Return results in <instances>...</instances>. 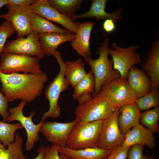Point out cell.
I'll use <instances>...</instances> for the list:
<instances>
[{"label": "cell", "mask_w": 159, "mask_h": 159, "mask_svg": "<svg viewBox=\"0 0 159 159\" xmlns=\"http://www.w3.org/2000/svg\"><path fill=\"white\" fill-rule=\"evenodd\" d=\"M129 148L119 146L112 150L110 153L104 159H126Z\"/></svg>", "instance_id": "obj_33"}, {"label": "cell", "mask_w": 159, "mask_h": 159, "mask_svg": "<svg viewBox=\"0 0 159 159\" xmlns=\"http://www.w3.org/2000/svg\"><path fill=\"white\" fill-rule=\"evenodd\" d=\"M142 69L146 73L151 84V90H158L159 87V40L152 43L144 60L142 62Z\"/></svg>", "instance_id": "obj_15"}, {"label": "cell", "mask_w": 159, "mask_h": 159, "mask_svg": "<svg viewBox=\"0 0 159 159\" xmlns=\"http://www.w3.org/2000/svg\"><path fill=\"white\" fill-rule=\"evenodd\" d=\"M47 149V147L42 146L39 148L37 150L38 155L34 159H43Z\"/></svg>", "instance_id": "obj_38"}, {"label": "cell", "mask_w": 159, "mask_h": 159, "mask_svg": "<svg viewBox=\"0 0 159 159\" xmlns=\"http://www.w3.org/2000/svg\"><path fill=\"white\" fill-rule=\"evenodd\" d=\"M26 102L21 100L17 106L8 110L9 115L7 122L17 121L26 130L27 140L26 144V150L30 151L33 148L34 144L39 139V132L43 122H40L35 124L32 121V118L35 112H32L28 117L25 116L23 113V109Z\"/></svg>", "instance_id": "obj_9"}, {"label": "cell", "mask_w": 159, "mask_h": 159, "mask_svg": "<svg viewBox=\"0 0 159 159\" xmlns=\"http://www.w3.org/2000/svg\"><path fill=\"white\" fill-rule=\"evenodd\" d=\"M48 80L47 74L42 71L35 74H7L0 71L1 90L9 102L17 100L33 102L42 94Z\"/></svg>", "instance_id": "obj_1"}, {"label": "cell", "mask_w": 159, "mask_h": 159, "mask_svg": "<svg viewBox=\"0 0 159 159\" xmlns=\"http://www.w3.org/2000/svg\"><path fill=\"white\" fill-rule=\"evenodd\" d=\"M104 120L77 122L72 130L67 145L73 150L98 147L99 136Z\"/></svg>", "instance_id": "obj_5"}, {"label": "cell", "mask_w": 159, "mask_h": 159, "mask_svg": "<svg viewBox=\"0 0 159 159\" xmlns=\"http://www.w3.org/2000/svg\"><path fill=\"white\" fill-rule=\"evenodd\" d=\"M9 101L0 91V114L2 116V121L7 122L9 115L8 103Z\"/></svg>", "instance_id": "obj_34"}, {"label": "cell", "mask_w": 159, "mask_h": 159, "mask_svg": "<svg viewBox=\"0 0 159 159\" xmlns=\"http://www.w3.org/2000/svg\"><path fill=\"white\" fill-rule=\"evenodd\" d=\"M108 39H105L97 49L99 57L96 59L91 57L84 58L90 67L93 74L95 87L93 97L100 91L102 85L105 82L113 81L120 77L119 73L113 69L112 59L109 58Z\"/></svg>", "instance_id": "obj_2"}, {"label": "cell", "mask_w": 159, "mask_h": 159, "mask_svg": "<svg viewBox=\"0 0 159 159\" xmlns=\"http://www.w3.org/2000/svg\"><path fill=\"white\" fill-rule=\"evenodd\" d=\"M23 128L19 122L9 124L0 121V141L7 148L9 144L14 142L16 131Z\"/></svg>", "instance_id": "obj_28"}, {"label": "cell", "mask_w": 159, "mask_h": 159, "mask_svg": "<svg viewBox=\"0 0 159 159\" xmlns=\"http://www.w3.org/2000/svg\"><path fill=\"white\" fill-rule=\"evenodd\" d=\"M144 145L138 144L129 147L127 153L128 159H146L143 153Z\"/></svg>", "instance_id": "obj_32"}, {"label": "cell", "mask_w": 159, "mask_h": 159, "mask_svg": "<svg viewBox=\"0 0 159 159\" xmlns=\"http://www.w3.org/2000/svg\"><path fill=\"white\" fill-rule=\"evenodd\" d=\"M64 75L69 85L74 87L85 76L87 72L82 59L64 62Z\"/></svg>", "instance_id": "obj_23"}, {"label": "cell", "mask_w": 159, "mask_h": 159, "mask_svg": "<svg viewBox=\"0 0 159 159\" xmlns=\"http://www.w3.org/2000/svg\"><path fill=\"white\" fill-rule=\"evenodd\" d=\"M59 156L60 159H70L62 154H59Z\"/></svg>", "instance_id": "obj_41"}, {"label": "cell", "mask_w": 159, "mask_h": 159, "mask_svg": "<svg viewBox=\"0 0 159 159\" xmlns=\"http://www.w3.org/2000/svg\"><path fill=\"white\" fill-rule=\"evenodd\" d=\"M8 11L0 14V18L10 22L17 33V37L27 36L32 32L30 19L32 13L31 5L18 6L7 4Z\"/></svg>", "instance_id": "obj_12"}, {"label": "cell", "mask_w": 159, "mask_h": 159, "mask_svg": "<svg viewBox=\"0 0 159 159\" xmlns=\"http://www.w3.org/2000/svg\"><path fill=\"white\" fill-rule=\"evenodd\" d=\"M49 4L71 19L81 6L82 0H47Z\"/></svg>", "instance_id": "obj_26"}, {"label": "cell", "mask_w": 159, "mask_h": 159, "mask_svg": "<svg viewBox=\"0 0 159 159\" xmlns=\"http://www.w3.org/2000/svg\"><path fill=\"white\" fill-rule=\"evenodd\" d=\"M59 146L52 144L51 146L47 147L43 159H60L59 156Z\"/></svg>", "instance_id": "obj_35"}, {"label": "cell", "mask_w": 159, "mask_h": 159, "mask_svg": "<svg viewBox=\"0 0 159 159\" xmlns=\"http://www.w3.org/2000/svg\"><path fill=\"white\" fill-rule=\"evenodd\" d=\"M31 7L33 12L60 24L72 33L76 34L78 23L74 22L69 18L59 13L49 4L47 0H33Z\"/></svg>", "instance_id": "obj_14"}, {"label": "cell", "mask_w": 159, "mask_h": 159, "mask_svg": "<svg viewBox=\"0 0 159 159\" xmlns=\"http://www.w3.org/2000/svg\"><path fill=\"white\" fill-rule=\"evenodd\" d=\"M124 140L121 146L129 148L136 144L145 145L153 149L155 146V138L150 130L139 123L128 131L124 135Z\"/></svg>", "instance_id": "obj_16"}, {"label": "cell", "mask_w": 159, "mask_h": 159, "mask_svg": "<svg viewBox=\"0 0 159 159\" xmlns=\"http://www.w3.org/2000/svg\"><path fill=\"white\" fill-rule=\"evenodd\" d=\"M100 90L87 102L79 105L75 109V119L77 122H87L104 120L116 109Z\"/></svg>", "instance_id": "obj_3"}, {"label": "cell", "mask_w": 159, "mask_h": 159, "mask_svg": "<svg viewBox=\"0 0 159 159\" xmlns=\"http://www.w3.org/2000/svg\"><path fill=\"white\" fill-rule=\"evenodd\" d=\"M112 47V49H109V54L112 58L113 69L118 71L120 77L126 78L130 69L143 62L141 54L136 52L139 46L131 45L122 48L113 43Z\"/></svg>", "instance_id": "obj_8"}, {"label": "cell", "mask_w": 159, "mask_h": 159, "mask_svg": "<svg viewBox=\"0 0 159 159\" xmlns=\"http://www.w3.org/2000/svg\"><path fill=\"white\" fill-rule=\"evenodd\" d=\"M112 150L98 147L73 150L66 146H59V153L70 159H104Z\"/></svg>", "instance_id": "obj_22"}, {"label": "cell", "mask_w": 159, "mask_h": 159, "mask_svg": "<svg viewBox=\"0 0 159 159\" xmlns=\"http://www.w3.org/2000/svg\"><path fill=\"white\" fill-rule=\"evenodd\" d=\"M30 25L32 31L38 34L50 32L65 33L69 32L34 12H32L31 17Z\"/></svg>", "instance_id": "obj_24"}, {"label": "cell", "mask_w": 159, "mask_h": 159, "mask_svg": "<svg viewBox=\"0 0 159 159\" xmlns=\"http://www.w3.org/2000/svg\"><path fill=\"white\" fill-rule=\"evenodd\" d=\"M118 124L121 132L125 135L139 124L141 111L135 103L123 105L118 108Z\"/></svg>", "instance_id": "obj_21"}, {"label": "cell", "mask_w": 159, "mask_h": 159, "mask_svg": "<svg viewBox=\"0 0 159 159\" xmlns=\"http://www.w3.org/2000/svg\"><path fill=\"white\" fill-rule=\"evenodd\" d=\"M107 0H93L92 1L90 9L87 12L80 15L75 14L71 19L74 21L80 18H95L97 21L111 19L116 23L122 20V12L125 8L124 6L116 9L114 12L108 13L105 10Z\"/></svg>", "instance_id": "obj_17"}, {"label": "cell", "mask_w": 159, "mask_h": 159, "mask_svg": "<svg viewBox=\"0 0 159 159\" xmlns=\"http://www.w3.org/2000/svg\"><path fill=\"white\" fill-rule=\"evenodd\" d=\"M77 122L76 119L64 123L44 121L40 132L52 144L66 146L71 133Z\"/></svg>", "instance_id": "obj_13"}, {"label": "cell", "mask_w": 159, "mask_h": 159, "mask_svg": "<svg viewBox=\"0 0 159 159\" xmlns=\"http://www.w3.org/2000/svg\"><path fill=\"white\" fill-rule=\"evenodd\" d=\"M40 60L36 57L2 52L0 57V71L6 74L19 72L38 73L42 71Z\"/></svg>", "instance_id": "obj_6"}, {"label": "cell", "mask_w": 159, "mask_h": 159, "mask_svg": "<svg viewBox=\"0 0 159 159\" xmlns=\"http://www.w3.org/2000/svg\"><path fill=\"white\" fill-rule=\"evenodd\" d=\"M126 79L137 98L143 96L151 90V82L146 72L135 66L130 69Z\"/></svg>", "instance_id": "obj_19"}, {"label": "cell", "mask_w": 159, "mask_h": 159, "mask_svg": "<svg viewBox=\"0 0 159 159\" xmlns=\"http://www.w3.org/2000/svg\"><path fill=\"white\" fill-rule=\"evenodd\" d=\"M23 139L18 133H15V140L5 148L0 141V159H28L22 149Z\"/></svg>", "instance_id": "obj_25"}, {"label": "cell", "mask_w": 159, "mask_h": 159, "mask_svg": "<svg viewBox=\"0 0 159 159\" xmlns=\"http://www.w3.org/2000/svg\"><path fill=\"white\" fill-rule=\"evenodd\" d=\"M8 4L18 6L31 5L33 3L32 0H7Z\"/></svg>", "instance_id": "obj_37"}, {"label": "cell", "mask_w": 159, "mask_h": 159, "mask_svg": "<svg viewBox=\"0 0 159 159\" xmlns=\"http://www.w3.org/2000/svg\"><path fill=\"white\" fill-rule=\"evenodd\" d=\"M135 103L139 110H147L152 107L155 108L159 105V92L157 90H151L148 93L139 98H137Z\"/></svg>", "instance_id": "obj_30"}, {"label": "cell", "mask_w": 159, "mask_h": 159, "mask_svg": "<svg viewBox=\"0 0 159 159\" xmlns=\"http://www.w3.org/2000/svg\"><path fill=\"white\" fill-rule=\"evenodd\" d=\"M3 52L36 57L40 60L45 55L40 44L38 34L32 31L26 37H17L6 44Z\"/></svg>", "instance_id": "obj_10"}, {"label": "cell", "mask_w": 159, "mask_h": 159, "mask_svg": "<svg viewBox=\"0 0 159 159\" xmlns=\"http://www.w3.org/2000/svg\"><path fill=\"white\" fill-rule=\"evenodd\" d=\"M59 66L60 71L52 82L46 88L44 92L45 98L49 103V108L43 115L41 121H44L47 117L57 118L61 115V108L58 100L61 93L68 89L69 84L64 77V67L60 53L56 51L53 55Z\"/></svg>", "instance_id": "obj_4"}, {"label": "cell", "mask_w": 159, "mask_h": 159, "mask_svg": "<svg viewBox=\"0 0 159 159\" xmlns=\"http://www.w3.org/2000/svg\"><path fill=\"white\" fill-rule=\"evenodd\" d=\"M75 34L70 32L47 33L38 34L39 40L45 55L50 56L56 51L57 48L62 43L72 41Z\"/></svg>", "instance_id": "obj_20"}, {"label": "cell", "mask_w": 159, "mask_h": 159, "mask_svg": "<svg viewBox=\"0 0 159 159\" xmlns=\"http://www.w3.org/2000/svg\"><path fill=\"white\" fill-rule=\"evenodd\" d=\"M146 159H158L156 158L154 156L145 155Z\"/></svg>", "instance_id": "obj_40"}, {"label": "cell", "mask_w": 159, "mask_h": 159, "mask_svg": "<svg viewBox=\"0 0 159 159\" xmlns=\"http://www.w3.org/2000/svg\"><path fill=\"white\" fill-rule=\"evenodd\" d=\"M94 23L88 21L78 23V27L74 39L72 41L73 49L84 58L91 57L90 41L91 33Z\"/></svg>", "instance_id": "obj_18"}, {"label": "cell", "mask_w": 159, "mask_h": 159, "mask_svg": "<svg viewBox=\"0 0 159 159\" xmlns=\"http://www.w3.org/2000/svg\"><path fill=\"white\" fill-rule=\"evenodd\" d=\"M15 32L11 24L7 21L0 26V57L7 39Z\"/></svg>", "instance_id": "obj_31"}, {"label": "cell", "mask_w": 159, "mask_h": 159, "mask_svg": "<svg viewBox=\"0 0 159 159\" xmlns=\"http://www.w3.org/2000/svg\"><path fill=\"white\" fill-rule=\"evenodd\" d=\"M115 23L111 19H105L103 23V28L105 32L111 33L115 29Z\"/></svg>", "instance_id": "obj_36"}, {"label": "cell", "mask_w": 159, "mask_h": 159, "mask_svg": "<svg viewBox=\"0 0 159 159\" xmlns=\"http://www.w3.org/2000/svg\"><path fill=\"white\" fill-rule=\"evenodd\" d=\"M119 113L118 108H117L109 117L104 120L99 138L98 148L112 150L121 146L124 136L118 125Z\"/></svg>", "instance_id": "obj_11"}, {"label": "cell", "mask_w": 159, "mask_h": 159, "mask_svg": "<svg viewBox=\"0 0 159 159\" xmlns=\"http://www.w3.org/2000/svg\"><path fill=\"white\" fill-rule=\"evenodd\" d=\"M8 4L7 0H0V9Z\"/></svg>", "instance_id": "obj_39"}, {"label": "cell", "mask_w": 159, "mask_h": 159, "mask_svg": "<svg viewBox=\"0 0 159 159\" xmlns=\"http://www.w3.org/2000/svg\"><path fill=\"white\" fill-rule=\"evenodd\" d=\"M95 84L93 74L90 70L87 72L83 78L74 87L72 95L73 99L77 100L82 95L89 93L94 94Z\"/></svg>", "instance_id": "obj_27"}, {"label": "cell", "mask_w": 159, "mask_h": 159, "mask_svg": "<svg viewBox=\"0 0 159 159\" xmlns=\"http://www.w3.org/2000/svg\"><path fill=\"white\" fill-rule=\"evenodd\" d=\"M101 91L115 108L135 103L137 98L125 78H120L105 83Z\"/></svg>", "instance_id": "obj_7"}, {"label": "cell", "mask_w": 159, "mask_h": 159, "mask_svg": "<svg viewBox=\"0 0 159 159\" xmlns=\"http://www.w3.org/2000/svg\"><path fill=\"white\" fill-rule=\"evenodd\" d=\"M159 107L141 112L140 122L153 133L159 132Z\"/></svg>", "instance_id": "obj_29"}]
</instances>
